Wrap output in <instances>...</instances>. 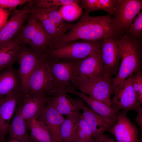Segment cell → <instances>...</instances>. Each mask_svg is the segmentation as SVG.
I'll use <instances>...</instances> for the list:
<instances>
[{
	"label": "cell",
	"mask_w": 142,
	"mask_h": 142,
	"mask_svg": "<svg viewBox=\"0 0 142 142\" xmlns=\"http://www.w3.org/2000/svg\"><path fill=\"white\" fill-rule=\"evenodd\" d=\"M120 35L111 16H90L84 13L78 21L64 36L56 44L55 48L68 42L82 40L95 42L105 37Z\"/></svg>",
	"instance_id": "obj_1"
},
{
	"label": "cell",
	"mask_w": 142,
	"mask_h": 142,
	"mask_svg": "<svg viewBox=\"0 0 142 142\" xmlns=\"http://www.w3.org/2000/svg\"><path fill=\"white\" fill-rule=\"evenodd\" d=\"M121 48V62L115 77L113 79L111 93L118 89L125 81L141 69V47L136 39L124 35H119Z\"/></svg>",
	"instance_id": "obj_2"
},
{
	"label": "cell",
	"mask_w": 142,
	"mask_h": 142,
	"mask_svg": "<svg viewBox=\"0 0 142 142\" xmlns=\"http://www.w3.org/2000/svg\"><path fill=\"white\" fill-rule=\"evenodd\" d=\"M26 24L14 38L21 46L30 48L44 53L54 48L52 37L46 31L40 21L30 13Z\"/></svg>",
	"instance_id": "obj_3"
},
{
	"label": "cell",
	"mask_w": 142,
	"mask_h": 142,
	"mask_svg": "<svg viewBox=\"0 0 142 142\" xmlns=\"http://www.w3.org/2000/svg\"><path fill=\"white\" fill-rule=\"evenodd\" d=\"M112 80L111 76L105 73L90 78L76 76L71 85L91 98L111 107Z\"/></svg>",
	"instance_id": "obj_4"
},
{
	"label": "cell",
	"mask_w": 142,
	"mask_h": 142,
	"mask_svg": "<svg viewBox=\"0 0 142 142\" xmlns=\"http://www.w3.org/2000/svg\"><path fill=\"white\" fill-rule=\"evenodd\" d=\"M61 91L56 84L45 60L44 55L27 80L22 94L43 93L54 95Z\"/></svg>",
	"instance_id": "obj_5"
},
{
	"label": "cell",
	"mask_w": 142,
	"mask_h": 142,
	"mask_svg": "<svg viewBox=\"0 0 142 142\" xmlns=\"http://www.w3.org/2000/svg\"><path fill=\"white\" fill-rule=\"evenodd\" d=\"M98 49V41L93 42L75 40L63 43L48 51L44 55L50 58L78 60Z\"/></svg>",
	"instance_id": "obj_6"
},
{
	"label": "cell",
	"mask_w": 142,
	"mask_h": 142,
	"mask_svg": "<svg viewBox=\"0 0 142 142\" xmlns=\"http://www.w3.org/2000/svg\"><path fill=\"white\" fill-rule=\"evenodd\" d=\"M119 35L109 36L98 41L99 52L104 73L116 75L121 59Z\"/></svg>",
	"instance_id": "obj_7"
},
{
	"label": "cell",
	"mask_w": 142,
	"mask_h": 142,
	"mask_svg": "<svg viewBox=\"0 0 142 142\" xmlns=\"http://www.w3.org/2000/svg\"><path fill=\"white\" fill-rule=\"evenodd\" d=\"M50 73L56 84L65 91L77 75L78 60L49 58L44 55Z\"/></svg>",
	"instance_id": "obj_8"
},
{
	"label": "cell",
	"mask_w": 142,
	"mask_h": 142,
	"mask_svg": "<svg viewBox=\"0 0 142 142\" xmlns=\"http://www.w3.org/2000/svg\"><path fill=\"white\" fill-rule=\"evenodd\" d=\"M142 8V0H118L112 19L120 35L124 34Z\"/></svg>",
	"instance_id": "obj_9"
},
{
	"label": "cell",
	"mask_w": 142,
	"mask_h": 142,
	"mask_svg": "<svg viewBox=\"0 0 142 142\" xmlns=\"http://www.w3.org/2000/svg\"><path fill=\"white\" fill-rule=\"evenodd\" d=\"M132 74L127 78L122 85L114 92V96L111 99V107L117 113L120 110L126 113L132 110L138 112L142 109L141 104L136 98L132 85Z\"/></svg>",
	"instance_id": "obj_10"
},
{
	"label": "cell",
	"mask_w": 142,
	"mask_h": 142,
	"mask_svg": "<svg viewBox=\"0 0 142 142\" xmlns=\"http://www.w3.org/2000/svg\"><path fill=\"white\" fill-rule=\"evenodd\" d=\"M50 98L43 93L21 94L17 106L26 121L38 119Z\"/></svg>",
	"instance_id": "obj_11"
},
{
	"label": "cell",
	"mask_w": 142,
	"mask_h": 142,
	"mask_svg": "<svg viewBox=\"0 0 142 142\" xmlns=\"http://www.w3.org/2000/svg\"><path fill=\"white\" fill-rule=\"evenodd\" d=\"M30 13L27 5L22 9L13 11L10 19L0 28V46L14 39L24 26Z\"/></svg>",
	"instance_id": "obj_12"
},
{
	"label": "cell",
	"mask_w": 142,
	"mask_h": 142,
	"mask_svg": "<svg viewBox=\"0 0 142 142\" xmlns=\"http://www.w3.org/2000/svg\"><path fill=\"white\" fill-rule=\"evenodd\" d=\"M45 53L29 48L21 46L19 52L18 70L22 85L21 92L24 90L29 76L34 70Z\"/></svg>",
	"instance_id": "obj_13"
},
{
	"label": "cell",
	"mask_w": 142,
	"mask_h": 142,
	"mask_svg": "<svg viewBox=\"0 0 142 142\" xmlns=\"http://www.w3.org/2000/svg\"><path fill=\"white\" fill-rule=\"evenodd\" d=\"M82 115L92 131L93 137L97 139L109 130L116 123L117 119L99 115L82 104Z\"/></svg>",
	"instance_id": "obj_14"
},
{
	"label": "cell",
	"mask_w": 142,
	"mask_h": 142,
	"mask_svg": "<svg viewBox=\"0 0 142 142\" xmlns=\"http://www.w3.org/2000/svg\"><path fill=\"white\" fill-rule=\"evenodd\" d=\"M123 112H118L115 124L109 130L117 142H138V129Z\"/></svg>",
	"instance_id": "obj_15"
},
{
	"label": "cell",
	"mask_w": 142,
	"mask_h": 142,
	"mask_svg": "<svg viewBox=\"0 0 142 142\" xmlns=\"http://www.w3.org/2000/svg\"><path fill=\"white\" fill-rule=\"evenodd\" d=\"M21 94V92H15L0 98V139L3 142H7L5 136Z\"/></svg>",
	"instance_id": "obj_16"
},
{
	"label": "cell",
	"mask_w": 142,
	"mask_h": 142,
	"mask_svg": "<svg viewBox=\"0 0 142 142\" xmlns=\"http://www.w3.org/2000/svg\"><path fill=\"white\" fill-rule=\"evenodd\" d=\"M63 91L53 95L49 101L51 105L62 115H80V111L84 102L82 100L73 98Z\"/></svg>",
	"instance_id": "obj_17"
},
{
	"label": "cell",
	"mask_w": 142,
	"mask_h": 142,
	"mask_svg": "<svg viewBox=\"0 0 142 142\" xmlns=\"http://www.w3.org/2000/svg\"><path fill=\"white\" fill-rule=\"evenodd\" d=\"M104 73L99 49L78 62L76 76L90 78Z\"/></svg>",
	"instance_id": "obj_18"
},
{
	"label": "cell",
	"mask_w": 142,
	"mask_h": 142,
	"mask_svg": "<svg viewBox=\"0 0 142 142\" xmlns=\"http://www.w3.org/2000/svg\"><path fill=\"white\" fill-rule=\"evenodd\" d=\"M22 85L18 70L12 66L0 73V98L21 92Z\"/></svg>",
	"instance_id": "obj_19"
},
{
	"label": "cell",
	"mask_w": 142,
	"mask_h": 142,
	"mask_svg": "<svg viewBox=\"0 0 142 142\" xmlns=\"http://www.w3.org/2000/svg\"><path fill=\"white\" fill-rule=\"evenodd\" d=\"M65 118L49 103L47 104L38 120L48 128L55 142H62L60 133Z\"/></svg>",
	"instance_id": "obj_20"
},
{
	"label": "cell",
	"mask_w": 142,
	"mask_h": 142,
	"mask_svg": "<svg viewBox=\"0 0 142 142\" xmlns=\"http://www.w3.org/2000/svg\"><path fill=\"white\" fill-rule=\"evenodd\" d=\"M14 113L12 123L8 128V141L14 140L20 142H34L28 133L26 121L22 115L20 108L18 106Z\"/></svg>",
	"instance_id": "obj_21"
},
{
	"label": "cell",
	"mask_w": 142,
	"mask_h": 142,
	"mask_svg": "<svg viewBox=\"0 0 142 142\" xmlns=\"http://www.w3.org/2000/svg\"><path fill=\"white\" fill-rule=\"evenodd\" d=\"M65 92L75 95L84 101L97 114L102 116L117 119V112L111 107L99 101L94 99L84 93L79 91L71 85L65 90Z\"/></svg>",
	"instance_id": "obj_22"
},
{
	"label": "cell",
	"mask_w": 142,
	"mask_h": 142,
	"mask_svg": "<svg viewBox=\"0 0 142 142\" xmlns=\"http://www.w3.org/2000/svg\"><path fill=\"white\" fill-rule=\"evenodd\" d=\"M27 5L30 13L37 18L42 23L44 29L52 38L54 48L62 36L54 24L44 12L43 9L33 4L30 2L27 3Z\"/></svg>",
	"instance_id": "obj_23"
},
{
	"label": "cell",
	"mask_w": 142,
	"mask_h": 142,
	"mask_svg": "<svg viewBox=\"0 0 142 142\" xmlns=\"http://www.w3.org/2000/svg\"><path fill=\"white\" fill-rule=\"evenodd\" d=\"M21 46L14 39L0 46V70L2 71L18 61L19 52Z\"/></svg>",
	"instance_id": "obj_24"
},
{
	"label": "cell",
	"mask_w": 142,
	"mask_h": 142,
	"mask_svg": "<svg viewBox=\"0 0 142 142\" xmlns=\"http://www.w3.org/2000/svg\"><path fill=\"white\" fill-rule=\"evenodd\" d=\"M26 123L34 142H55L48 127L40 120L32 119L26 121Z\"/></svg>",
	"instance_id": "obj_25"
},
{
	"label": "cell",
	"mask_w": 142,
	"mask_h": 142,
	"mask_svg": "<svg viewBox=\"0 0 142 142\" xmlns=\"http://www.w3.org/2000/svg\"><path fill=\"white\" fill-rule=\"evenodd\" d=\"M81 115H67L60 129V135L62 142H75L78 120Z\"/></svg>",
	"instance_id": "obj_26"
},
{
	"label": "cell",
	"mask_w": 142,
	"mask_h": 142,
	"mask_svg": "<svg viewBox=\"0 0 142 142\" xmlns=\"http://www.w3.org/2000/svg\"><path fill=\"white\" fill-rule=\"evenodd\" d=\"M42 9L52 21L62 37L73 25L74 24L67 23L65 22L59 12L58 7Z\"/></svg>",
	"instance_id": "obj_27"
},
{
	"label": "cell",
	"mask_w": 142,
	"mask_h": 142,
	"mask_svg": "<svg viewBox=\"0 0 142 142\" xmlns=\"http://www.w3.org/2000/svg\"><path fill=\"white\" fill-rule=\"evenodd\" d=\"M79 3H74L61 6L59 8V12L64 20L68 21H74L80 16L82 8Z\"/></svg>",
	"instance_id": "obj_28"
},
{
	"label": "cell",
	"mask_w": 142,
	"mask_h": 142,
	"mask_svg": "<svg viewBox=\"0 0 142 142\" xmlns=\"http://www.w3.org/2000/svg\"><path fill=\"white\" fill-rule=\"evenodd\" d=\"M118 0H90L88 4L89 11L103 10L111 16L114 12Z\"/></svg>",
	"instance_id": "obj_29"
},
{
	"label": "cell",
	"mask_w": 142,
	"mask_h": 142,
	"mask_svg": "<svg viewBox=\"0 0 142 142\" xmlns=\"http://www.w3.org/2000/svg\"><path fill=\"white\" fill-rule=\"evenodd\" d=\"M93 137L91 130L82 114L78 120L75 142H86Z\"/></svg>",
	"instance_id": "obj_30"
},
{
	"label": "cell",
	"mask_w": 142,
	"mask_h": 142,
	"mask_svg": "<svg viewBox=\"0 0 142 142\" xmlns=\"http://www.w3.org/2000/svg\"><path fill=\"white\" fill-rule=\"evenodd\" d=\"M123 34L134 39H136L137 38L141 36L142 35L141 11L135 17L131 24Z\"/></svg>",
	"instance_id": "obj_31"
},
{
	"label": "cell",
	"mask_w": 142,
	"mask_h": 142,
	"mask_svg": "<svg viewBox=\"0 0 142 142\" xmlns=\"http://www.w3.org/2000/svg\"><path fill=\"white\" fill-rule=\"evenodd\" d=\"M80 2L79 0H34L31 1L34 6L43 9L58 8L66 4Z\"/></svg>",
	"instance_id": "obj_32"
},
{
	"label": "cell",
	"mask_w": 142,
	"mask_h": 142,
	"mask_svg": "<svg viewBox=\"0 0 142 142\" xmlns=\"http://www.w3.org/2000/svg\"><path fill=\"white\" fill-rule=\"evenodd\" d=\"M131 83L136 98L139 103H142V73L139 70L132 75Z\"/></svg>",
	"instance_id": "obj_33"
},
{
	"label": "cell",
	"mask_w": 142,
	"mask_h": 142,
	"mask_svg": "<svg viewBox=\"0 0 142 142\" xmlns=\"http://www.w3.org/2000/svg\"><path fill=\"white\" fill-rule=\"evenodd\" d=\"M30 0H0V7L9 9L10 11L16 9V7L30 2Z\"/></svg>",
	"instance_id": "obj_34"
},
{
	"label": "cell",
	"mask_w": 142,
	"mask_h": 142,
	"mask_svg": "<svg viewBox=\"0 0 142 142\" xmlns=\"http://www.w3.org/2000/svg\"><path fill=\"white\" fill-rule=\"evenodd\" d=\"M10 11L0 7V28L7 21L9 15L11 14Z\"/></svg>",
	"instance_id": "obj_35"
},
{
	"label": "cell",
	"mask_w": 142,
	"mask_h": 142,
	"mask_svg": "<svg viewBox=\"0 0 142 142\" xmlns=\"http://www.w3.org/2000/svg\"><path fill=\"white\" fill-rule=\"evenodd\" d=\"M97 142H117L107 134H103L96 139Z\"/></svg>",
	"instance_id": "obj_36"
},
{
	"label": "cell",
	"mask_w": 142,
	"mask_h": 142,
	"mask_svg": "<svg viewBox=\"0 0 142 142\" xmlns=\"http://www.w3.org/2000/svg\"><path fill=\"white\" fill-rule=\"evenodd\" d=\"M138 113L137 115L136 120L137 124L140 128L142 133V109H141Z\"/></svg>",
	"instance_id": "obj_37"
},
{
	"label": "cell",
	"mask_w": 142,
	"mask_h": 142,
	"mask_svg": "<svg viewBox=\"0 0 142 142\" xmlns=\"http://www.w3.org/2000/svg\"><path fill=\"white\" fill-rule=\"evenodd\" d=\"M86 142H97L96 139L93 137L89 140Z\"/></svg>",
	"instance_id": "obj_38"
},
{
	"label": "cell",
	"mask_w": 142,
	"mask_h": 142,
	"mask_svg": "<svg viewBox=\"0 0 142 142\" xmlns=\"http://www.w3.org/2000/svg\"><path fill=\"white\" fill-rule=\"evenodd\" d=\"M8 142H20L16 140H10L9 141H8Z\"/></svg>",
	"instance_id": "obj_39"
},
{
	"label": "cell",
	"mask_w": 142,
	"mask_h": 142,
	"mask_svg": "<svg viewBox=\"0 0 142 142\" xmlns=\"http://www.w3.org/2000/svg\"><path fill=\"white\" fill-rule=\"evenodd\" d=\"M0 142H3V141L1 139H0Z\"/></svg>",
	"instance_id": "obj_40"
}]
</instances>
